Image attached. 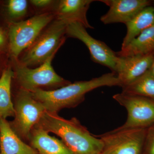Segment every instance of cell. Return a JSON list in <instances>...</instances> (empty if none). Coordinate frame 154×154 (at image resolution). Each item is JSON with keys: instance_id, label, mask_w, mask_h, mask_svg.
<instances>
[{"instance_id": "obj_1", "label": "cell", "mask_w": 154, "mask_h": 154, "mask_svg": "<svg viewBox=\"0 0 154 154\" xmlns=\"http://www.w3.org/2000/svg\"><path fill=\"white\" fill-rule=\"evenodd\" d=\"M104 86L120 87L115 73L105 74L89 81L70 83L56 90L37 89L31 93L34 98L43 105L46 111L57 113L63 108L75 107L84 101L88 92Z\"/></svg>"}, {"instance_id": "obj_2", "label": "cell", "mask_w": 154, "mask_h": 154, "mask_svg": "<svg viewBox=\"0 0 154 154\" xmlns=\"http://www.w3.org/2000/svg\"><path fill=\"white\" fill-rule=\"evenodd\" d=\"M36 125L60 137L73 154H100L103 150L102 140L91 134L76 118L66 119L46 111Z\"/></svg>"}, {"instance_id": "obj_3", "label": "cell", "mask_w": 154, "mask_h": 154, "mask_svg": "<svg viewBox=\"0 0 154 154\" xmlns=\"http://www.w3.org/2000/svg\"><path fill=\"white\" fill-rule=\"evenodd\" d=\"M68 24L58 19L53 22L26 50L20 62L28 67L40 66L55 54L65 40Z\"/></svg>"}, {"instance_id": "obj_4", "label": "cell", "mask_w": 154, "mask_h": 154, "mask_svg": "<svg viewBox=\"0 0 154 154\" xmlns=\"http://www.w3.org/2000/svg\"><path fill=\"white\" fill-rule=\"evenodd\" d=\"M55 54L35 69L25 66L17 60H12L14 65V77L20 89L33 92L43 88L61 87L70 84L54 71L51 62Z\"/></svg>"}, {"instance_id": "obj_5", "label": "cell", "mask_w": 154, "mask_h": 154, "mask_svg": "<svg viewBox=\"0 0 154 154\" xmlns=\"http://www.w3.org/2000/svg\"><path fill=\"white\" fill-rule=\"evenodd\" d=\"M54 17L51 13H44L25 21L10 23L8 48L12 60L18 59L22 51L33 44Z\"/></svg>"}, {"instance_id": "obj_6", "label": "cell", "mask_w": 154, "mask_h": 154, "mask_svg": "<svg viewBox=\"0 0 154 154\" xmlns=\"http://www.w3.org/2000/svg\"><path fill=\"white\" fill-rule=\"evenodd\" d=\"M14 119L11 127L22 140H28L31 130L38 124L46 110L29 91L20 89L14 98Z\"/></svg>"}, {"instance_id": "obj_7", "label": "cell", "mask_w": 154, "mask_h": 154, "mask_svg": "<svg viewBox=\"0 0 154 154\" xmlns=\"http://www.w3.org/2000/svg\"><path fill=\"white\" fill-rule=\"evenodd\" d=\"M147 128L118 127L97 136L103 143L100 154H142Z\"/></svg>"}, {"instance_id": "obj_8", "label": "cell", "mask_w": 154, "mask_h": 154, "mask_svg": "<svg viewBox=\"0 0 154 154\" xmlns=\"http://www.w3.org/2000/svg\"><path fill=\"white\" fill-rule=\"evenodd\" d=\"M113 97L127 111L126 121L119 128H147L154 124L153 99L122 93L115 94Z\"/></svg>"}, {"instance_id": "obj_9", "label": "cell", "mask_w": 154, "mask_h": 154, "mask_svg": "<svg viewBox=\"0 0 154 154\" xmlns=\"http://www.w3.org/2000/svg\"><path fill=\"white\" fill-rule=\"evenodd\" d=\"M84 25L79 22L68 23L66 34L69 37L82 42L88 48L92 60L96 63L108 67L111 72L115 73L118 56L105 42L91 36Z\"/></svg>"}, {"instance_id": "obj_10", "label": "cell", "mask_w": 154, "mask_h": 154, "mask_svg": "<svg viewBox=\"0 0 154 154\" xmlns=\"http://www.w3.org/2000/svg\"><path fill=\"white\" fill-rule=\"evenodd\" d=\"M109 7L107 13L100 18L105 24H126L142 10L152 6V2L148 0H100Z\"/></svg>"}, {"instance_id": "obj_11", "label": "cell", "mask_w": 154, "mask_h": 154, "mask_svg": "<svg viewBox=\"0 0 154 154\" xmlns=\"http://www.w3.org/2000/svg\"><path fill=\"white\" fill-rule=\"evenodd\" d=\"M154 57V52L125 57L118 56L115 73L120 87L127 85L147 71L150 68Z\"/></svg>"}, {"instance_id": "obj_12", "label": "cell", "mask_w": 154, "mask_h": 154, "mask_svg": "<svg viewBox=\"0 0 154 154\" xmlns=\"http://www.w3.org/2000/svg\"><path fill=\"white\" fill-rule=\"evenodd\" d=\"M28 140L37 154H73L62 141L51 136L38 125L31 130Z\"/></svg>"}, {"instance_id": "obj_13", "label": "cell", "mask_w": 154, "mask_h": 154, "mask_svg": "<svg viewBox=\"0 0 154 154\" xmlns=\"http://www.w3.org/2000/svg\"><path fill=\"white\" fill-rule=\"evenodd\" d=\"M94 0H62L59 3L56 15L57 19L68 23L77 22L86 28L94 29L87 17V13Z\"/></svg>"}, {"instance_id": "obj_14", "label": "cell", "mask_w": 154, "mask_h": 154, "mask_svg": "<svg viewBox=\"0 0 154 154\" xmlns=\"http://www.w3.org/2000/svg\"><path fill=\"white\" fill-rule=\"evenodd\" d=\"M0 154H37L17 135L6 119H0Z\"/></svg>"}, {"instance_id": "obj_15", "label": "cell", "mask_w": 154, "mask_h": 154, "mask_svg": "<svg viewBox=\"0 0 154 154\" xmlns=\"http://www.w3.org/2000/svg\"><path fill=\"white\" fill-rule=\"evenodd\" d=\"M154 24V7L149 6L138 13L125 24L126 34L123 38L121 48L127 46L141 32Z\"/></svg>"}, {"instance_id": "obj_16", "label": "cell", "mask_w": 154, "mask_h": 154, "mask_svg": "<svg viewBox=\"0 0 154 154\" xmlns=\"http://www.w3.org/2000/svg\"><path fill=\"white\" fill-rule=\"evenodd\" d=\"M154 52V24L143 30L124 48L116 52L120 57Z\"/></svg>"}, {"instance_id": "obj_17", "label": "cell", "mask_w": 154, "mask_h": 154, "mask_svg": "<svg viewBox=\"0 0 154 154\" xmlns=\"http://www.w3.org/2000/svg\"><path fill=\"white\" fill-rule=\"evenodd\" d=\"M14 75L13 69L8 67L3 71L0 76V119H6L15 115L11 90Z\"/></svg>"}, {"instance_id": "obj_18", "label": "cell", "mask_w": 154, "mask_h": 154, "mask_svg": "<svg viewBox=\"0 0 154 154\" xmlns=\"http://www.w3.org/2000/svg\"><path fill=\"white\" fill-rule=\"evenodd\" d=\"M122 93L154 100V75L148 70L132 82L122 88Z\"/></svg>"}, {"instance_id": "obj_19", "label": "cell", "mask_w": 154, "mask_h": 154, "mask_svg": "<svg viewBox=\"0 0 154 154\" xmlns=\"http://www.w3.org/2000/svg\"><path fill=\"white\" fill-rule=\"evenodd\" d=\"M28 7L26 0H9L6 5V14L11 20L20 19L27 14Z\"/></svg>"}, {"instance_id": "obj_20", "label": "cell", "mask_w": 154, "mask_h": 154, "mask_svg": "<svg viewBox=\"0 0 154 154\" xmlns=\"http://www.w3.org/2000/svg\"><path fill=\"white\" fill-rule=\"evenodd\" d=\"M143 151L144 154H154V123L147 128Z\"/></svg>"}, {"instance_id": "obj_21", "label": "cell", "mask_w": 154, "mask_h": 154, "mask_svg": "<svg viewBox=\"0 0 154 154\" xmlns=\"http://www.w3.org/2000/svg\"><path fill=\"white\" fill-rule=\"evenodd\" d=\"M51 0H31L30 2L33 5L38 8H45L48 7L53 3Z\"/></svg>"}, {"instance_id": "obj_22", "label": "cell", "mask_w": 154, "mask_h": 154, "mask_svg": "<svg viewBox=\"0 0 154 154\" xmlns=\"http://www.w3.org/2000/svg\"><path fill=\"white\" fill-rule=\"evenodd\" d=\"M7 38L5 33L0 27V52L5 49L7 45Z\"/></svg>"}, {"instance_id": "obj_23", "label": "cell", "mask_w": 154, "mask_h": 154, "mask_svg": "<svg viewBox=\"0 0 154 154\" xmlns=\"http://www.w3.org/2000/svg\"><path fill=\"white\" fill-rule=\"evenodd\" d=\"M150 71L152 73V74L153 75H154V57L153 60L152 62V63L151 64V66L150 68L149 69Z\"/></svg>"}, {"instance_id": "obj_24", "label": "cell", "mask_w": 154, "mask_h": 154, "mask_svg": "<svg viewBox=\"0 0 154 154\" xmlns=\"http://www.w3.org/2000/svg\"><path fill=\"white\" fill-rule=\"evenodd\" d=\"M152 4H153V5H154V1H153V2H152Z\"/></svg>"}]
</instances>
